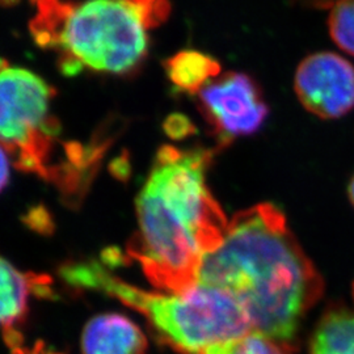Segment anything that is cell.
<instances>
[{"label":"cell","instance_id":"cell-1","mask_svg":"<svg viewBox=\"0 0 354 354\" xmlns=\"http://www.w3.org/2000/svg\"><path fill=\"white\" fill-rule=\"evenodd\" d=\"M198 283L226 291L253 330L276 342L294 340L323 292V279L273 203H259L228 222L219 248L203 261Z\"/></svg>","mask_w":354,"mask_h":354},{"label":"cell","instance_id":"cell-2","mask_svg":"<svg viewBox=\"0 0 354 354\" xmlns=\"http://www.w3.org/2000/svg\"><path fill=\"white\" fill-rule=\"evenodd\" d=\"M214 155L215 149L162 146L140 189L127 256L165 292L193 289L205 259L225 239L227 218L206 183Z\"/></svg>","mask_w":354,"mask_h":354},{"label":"cell","instance_id":"cell-3","mask_svg":"<svg viewBox=\"0 0 354 354\" xmlns=\"http://www.w3.org/2000/svg\"><path fill=\"white\" fill-rule=\"evenodd\" d=\"M61 276L74 288L99 291L136 310L162 342L180 353L203 354L218 342L253 330L234 297L205 283L183 294L143 290L92 260L64 266Z\"/></svg>","mask_w":354,"mask_h":354},{"label":"cell","instance_id":"cell-4","mask_svg":"<svg viewBox=\"0 0 354 354\" xmlns=\"http://www.w3.org/2000/svg\"><path fill=\"white\" fill-rule=\"evenodd\" d=\"M57 50L64 75L83 68L127 75L147 57V28L124 0L74 1Z\"/></svg>","mask_w":354,"mask_h":354},{"label":"cell","instance_id":"cell-5","mask_svg":"<svg viewBox=\"0 0 354 354\" xmlns=\"http://www.w3.org/2000/svg\"><path fill=\"white\" fill-rule=\"evenodd\" d=\"M55 96L42 77L0 59V145L24 172L53 180L61 125L51 115Z\"/></svg>","mask_w":354,"mask_h":354},{"label":"cell","instance_id":"cell-6","mask_svg":"<svg viewBox=\"0 0 354 354\" xmlns=\"http://www.w3.org/2000/svg\"><path fill=\"white\" fill-rule=\"evenodd\" d=\"M197 97L198 108L219 142V149L238 137L256 133L269 112L260 86L244 73L231 71L218 76Z\"/></svg>","mask_w":354,"mask_h":354},{"label":"cell","instance_id":"cell-7","mask_svg":"<svg viewBox=\"0 0 354 354\" xmlns=\"http://www.w3.org/2000/svg\"><path fill=\"white\" fill-rule=\"evenodd\" d=\"M294 89L310 113L335 120L354 109V67L342 55L323 51L299 64Z\"/></svg>","mask_w":354,"mask_h":354},{"label":"cell","instance_id":"cell-8","mask_svg":"<svg viewBox=\"0 0 354 354\" xmlns=\"http://www.w3.org/2000/svg\"><path fill=\"white\" fill-rule=\"evenodd\" d=\"M46 288L44 277L20 272L0 256V328L10 348L21 344V333L17 328L26 317L32 295Z\"/></svg>","mask_w":354,"mask_h":354},{"label":"cell","instance_id":"cell-9","mask_svg":"<svg viewBox=\"0 0 354 354\" xmlns=\"http://www.w3.org/2000/svg\"><path fill=\"white\" fill-rule=\"evenodd\" d=\"M147 346L143 330L121 314L91 319L82 335L83 354H146Z\"/></svg>","mask_w":354,"mask_h":354},{"label":"cell","instance_id":"cell-10","mask_svg":"<svg viewBox=\"0 0 354 354\" xmlns=\"http://www.w3.org/2000/svg\"><path fill=\"white\" fill-rule=\"evenodd\" d=\"M171 83L190 95H198L212 80L221 75V64L203 51L181 50L165 62Z\"/></svg>","mask_w":354,"mask_h":354},{"label":"cell","instance_id":"cell-11","mask_svg":"<svg viewBox=\"0 0 354 354\" xmlns=\"http://www.w3.org/2000/svg\"><path fill=\"white\" fill-rule=\"evenodd\" d=\"M310 354H354V314L332 310L320 320Z\"/></svg>","mask_w":354,"mask_h":354},{"label":"cell","instance_id":"cell-12","mask_svg":"<svg viewBox=\"0 0 354 354\" xmlns=\"http://www.w3.org/2000/svg\"><path fill=\"white\" fill-rule=\"evenodd\" d=\"M292 346L276 342L261 332L251 330L245 335L218 342L203 354H291Z\"/></svg>","mask_w":354,"mask_h":354},{"label":"cell","instance_id":"cell-13","mask_svg":"<svg viewBox=\"0 0 354 354\" xmlns=\"http://www.w3.org/2000/svg\"><path fill=\"white\" fill-rule=\"evenodd\" d=\"M328 28L333 42L354 57V0H339L330 8Z\"/></svg>","mask_w":354,"mask_h":354},{"label":"cell","instance_id":"cell-14","mask_svg":"<svg viewBox=\"0 0 354 354\" xmlns=\"http://www.w3.org/2000/svg\"><path fill=\"white\" fill-rule=\"evenodd\" d=\"M140 16L142 23L150 30L165 23L171 15L169 0H124Z\"/></svg>","mask_w":354,"mask_h":354},{"label":"cell","instance_id":"cell-15","mask_svg":"<svg viewBox=\"0 0 354 354\" xmlns=\"http://www.w3.org/2000/svg\"><path fill=\"white\" fill-rule=\"evenodd\" d=\"M165 134L172 138V140H185L188 137H192L196 134V127L190 121L189 118L184 114L175 113L171 114L165 120Z\"/></svg>","mask_w":354,"mask_h":354},{"label":"cell","instance_id":"cell-16","mask_svg":"<svg viewBox=\"0 0 354 354\" xmlns=\"http://www.w3.org/2000/svg\"><path fill=\"white\" fill-rule=\"evenodd\" d=\"M8 152L0 145V192L6 188L10 180V158Z\"/></svg>","mask_w":354,"mask_h":354},{"label":"cell","instance_id":"cell-17","mask_svg":"<svg viewBox=\"0 0 354 354\" xmlns=\"http://www.w3.org/2000/svg\"><path fill=\"white\" fill-rule=\"evenodd\" d=\"M291 3L304 8L313 10H330L339 0H290Z\"/></svg>","mask_w":354,"mask_h":354},{"label":"cell","instance_id":"cell-18","mask_svg":"<svg viewBox=\"0 0 354 354\" xmlns=\"http://www.w3.org/2000/svg\"><path fill=\"white\" fill-rule=\"evenodd\" d=\"M11 351H12V354H59L48 349L42 342H37L32 348H26V346H23V344H20V345H16L11 348Z\"/></svg>","mask_w":354,"mask_h":354},{"label":"cell","instance_id":"cell-19","mask_svg":"<svg viewBox=\"0 0 354 354\" xmlns=\"http://www.w3.org/2000/svg\"><path fill=\"white\" fill-rule=\"evenodd\" d=\"M17 3H20V0H0L1 7H12Z\"/></svg>","mask_w":354,"mask_h":354},{"label":"cell","instance_id":"cell-20","mask_svg":"<svg viewBox=\"0 0 354 354\" xmlns=\"http://www.w3.org/2000/svg\"><path fill=\"white\" fill-rule=\"evenodd\" d=\"M349 198H351V203H353L354 206V176L352 178V181H351V184H349Z\"/></svg>","mask_w":354,"mask_h":354},{"label":"cell","instance_id":"cell-21","mask_svg":"<svg viewBox=\"0 0 354 354\" xmlns=\"http://www.w3.org/2000/svg\"><path fill=\"white\" fill-rule=\"evenodd\" d=\"M353 294H354V289H353Z\"/></svg>","mask_w":354,"mask_h":354}]
</instances>
